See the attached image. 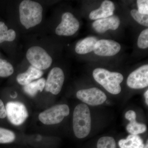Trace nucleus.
Masks as SVG:
<instances>
[{
    "mask_svg": "<svg viewBox=\"0 0 148 148\" xmlns=\"http://www.w3.org/2000/svg\"><path fill=\"white\" fill-rule=\"evenodd\" d=\"M43 8L36 2L29 0L22 1L19 7L21 24L27 29L40 24L42 20Z\"/></svg>",
    "mask_w": 148,
    "mask_h": 148,
    "instance_id": "nucleus-1",
    "label": "nucleus"
},
{
    "mask_svg": "<svg viewBox=\"0 0 148 148\" xmlns=\"http://www.w3.org/2000/svg\"><path fill=\"white\" fill-rule=\"evenodd\" d=\"M91 119L90 110L85 104L78 105L73 114V129L76 137L82 139L87 137L91 130Z\"/></svg>",
    "mask_w": 148,
    "mask_h": 148,
    "instance_id": "nucleus-2",
    "label": "nucleus"
},
{
    "mask_svg": "<svg viewBox=\"0 0 148 148\" xmlns=\"http://www.w3.org/2000/svg\"><path fill=\"white\" fill-rule=\"evenodd\" d=\"M92 75L96 82L111 94L116 95L121 91L120 84L123 80L121 74L110 72L102 68H97L93 71Z\"/></svg>",
    "mask_w": 148,
    "mask_h": 148,
    "instance_id": "nucleus-3",
    "label": "nucleus"
},
{
    "mask_svg": "<svg viewBox=\"0 0 148 148\" xmlns=\"http://www.w3.org/2000/svg\"><path fill=\"white\" fill-rule=\"evenodd\" d=\"M70 113L69 107L66 104L56 105L40 113L38 118L42 123L47 125L58 124Z\"/></svg>",
    "mask_w": 148,
    "mask_h": 148,
    "instance_id": "nucleus-4",
    "label": "nucleus"
},
{
    "mask_svg": "<svg viewBox=\"0 0 148 148\" xmlns=\"http://www.w3.org/2000/svg\"><path fill=\"white\" fill-rule=\"evenodd\" d=\"M26 56L32 66L41 71L48 69L52 64L51 57L44 49L40 47L30 48L27 51Z\"/></svg>",
    "mask_w": 148,
    "mask_h": 148,
    "instance_id": "nucleus-5",
    "label": "nucleus"
},
{
    "mask_svg": "<svg viewBox=\"0 0 148 148\" xmlns=\"http://www.w3.org/2000/svg\"><path fill=\"white\" fill-rule=\"evenodd\" d=\"M5 109L8 119L14 125H21L28 118L27 108L21 102H8L6 105Z\"/></svg>",
    "mask_w": 148,
    "mask_h": 148,
    "instance_id": "nucleus-6",
    "label": "nucleus"
},
{
    "mask_svg": "<svg viewBox=\"0 0 148 148\" xmlns=\"http://www.w3.org/2000/svg\"><path fill=\"white\" fill-rule=\"evenodd\" d=\"M76 95L78 99L82 102L92 106L102 105L107 98L104 92L95 87L79 90Z\"/></svg>",
    "mask_w": 148,
    "mask_h": 148,
    "instance_id": "nucleus-7",
    "label": "nucleus"
},
{
    "mask_svg": "<svg viewBox=\"0 0 148 148\" xmlns=\"http://www.w3.org/2000/svg\"><path fill=\"white\" fill-rule=\"evenodd\" d=\"M61 23L56 29L58 36H71L75 34L79 27V23L72 13L69 12L63 14Z\"/></svg>",
    "mask_w": 148,
    "mask_h": 148,
    "instance_id": "nucleus-8",
    "label": "nucleus"
},
{
    "mask_svg": "<svg viewBox=\"0 0 148 148\" xmlns=\"http://www.w3.org/2000/svg\"><path fill=\"white\" fill-rule=\"evenodd\" d=\"M65 77L62 69L55 67L51 69L46 81L45 90L53 95H57L62 89Z\"/></svg>",
    "mask_w": 148,
    "mask_h": 148,
    "instance_id": "nucleus-9",
    "label": "nucleus"
},
{
    "mask_svg": "<svg viewBox=\"0 0 148 148\" xmlns=\"http://www.w3.org/2000/svg\"><path fill=\"white\" fill-rule=\"evenodd\" d=\"M127 84L133 89H142L148 86V65H143L131 73L127 79Z\"/></svg>",
    "mask_w": 148,
    "mask_h": 148,
    "instance_id": "nucleus-10",
    "label": "nucleus"
},
{
    "mask_svg": "<svg viewBox=\"0 0 148 148\" xmlns=\"http://www.w3.org/2000/svg\"><path fill=\"white\" fill-rule=\"evenodd\" d=\"M121 46L118 42L111 40L102 39L96 42L93 51L96 55L111 56L119 52Z\"/></svg>",
    "mask_w": 148,
    "mask_h": 148,
    "instance_id": "nucleus-11",
    "label": "nucleus"
},
{
    "mask_svg": "<svg viewBox=\"0 0 148 148\" xmlns=\"http://www.w3.org/2000/svg\"><path fill=\"white\" fill-rule=\"evenodd\" d=\"M120 24L119 18L117 16L114 15L95 20L92 23V27L97 33L103 34L109 30H116Z\"/></svg>",
    "mask_w": 148,
    "mask_h": 148,
    "instance_id": "nucleus-12",
    "label": "nucleus"
},
{
    "mask_svg": "<svg viewBox=\"0 0 148 148\" xmlns=\"http://www.w3.org/2000/svg\"><path fill=\"white\" fill-rule=\"evenodd\" d=\"M115 6L113 2L106 0L103 2L99 8L92 11L89 14L91 20H98L112 16L114 14Z\"/></svg>",
    "mask_w": 148,
    "mask_h": 148,
    "instance_id": "nucleus-13",
    "label": "nucleus"
},
{
    "mask_svg": "<svg viewBox=\"0 0 148 148\" xmlns=\"http://www.w3.org/2000/svg\"><path fill=\"white\" fill-rule=\"evenodd\" d=\"M125 118L129 121L130 123L127 125L126 129L131 135H138L144 133L147 130L145 125L136 122V114L134 111L129 110L126 112Z\"/></svg>",
    "mask_w": 148,
    "mask_h": 148,
    "instance_id": "nucleus-14",
    "label": "nucleus"
},
{
    "mask_svg": "<svg viewBox=\"0 0 148 148\" xmlns=\"http://www.w3.org/2000/svg\"><path fill=\"white\" fill-rule=\"evenodd\" d=\"M42 71L31 66L27 71L19 74L16 77V80L19 84L25 86L32 82L34 80L38 79L42 76Z\"/></svg>",
    "mask_w": 148,
    "mask_h": 148,
    "instance_id": "nucleus-15",
    "label": "nucleus"
},
{
    "mask_svg": "<svg viewBox=\"0 0 148 148\" xmlns=\"http://www.w3.org/2000/svg\"><path fill=\"white\" fill-rule=\"evenodd\" d=\"M98 38L94 36L85 38L77 43L75 48L77 53L79 54H85L93 51Z\"/></svg>",
    "mask_w": 148,
    "mask_h": 148,
    "instance_id": "nucleus-16",
    "label": "nucleus"
},
{
    "mask_svg": "<svg viewBox=\"0 0 148 148\" xmlns=\"http://www.w3.org/2000/svg\"><path fill=\"white\" fill-rule=\"evenodd\" d=\"M119 145L120 148H143L145 145L139 135H130L126 139L120 140Z\"/></svg>",
    "mask_w": 148,
    "mask_h": 148,
    "instance_id": "nucleus-17",
    "label": "nucleus"
},
{
    "mask_svg": "<svg viewBox=\"0 0 148 148\" xmlns=\"http://www.w3.org/2000/svg\"><path fill=\"white\" fill-rule=\"evenodd\" d=\"M45 79L41 78L24 86L23 89L24 92L28 95L34 97L36 95L38 91L42 92L43 90L45 87Z\"/></svg>",
    "mask_w": 148,
    "mask_h": 148,
    "instance_id": "nucleus-18",
    "label": "nucleus"
},
{
    "mask_svg": "<svg viewBox=\"0 0 148 148\" xmlns=\"http://www.w3.org/2000/svg\"><path fill=\"white\" fill-rule=\"evenodd\" d=\"M16 33L8 28L4 22L0 21V43L5 41L11 42L15 39Z\"/></svg>",
    "mask_w": 148,
    "mask_h": 148,
    "instance_id": "nucleus-19",
    "label": "nucleus"
},
{
    "mask_svg": "<svg viewBox=\"0 0 148 148\" xmlns=\"http://www.w3.org/2000/svg\"><path fill=\"white\" fill-rule=\"evenodd\" d=\"M15 134L11 130L0 127V144H8L15 141Z\"/></svg>",
    "mask_w": 148,
    "mask_h": 148,
    "instance_id": "nucleus-20",
    "label": "nucleus"
},
{
    "mask_svg": "<svg viewBox=\"0 0 148 148\" xmlns=\"http://www.w3.org/2000/svg\"><path fill=\"white\" fill-rule=\"evenodd\" d=\"M13 66L6 60L0 58V77H8L13 74Z\"/></svg>",
    "mask_w": 148,
    "mask_h": 148,
    "instance_id": "nucleus-21",
    "label": "nucleus"
},
{
    "mask_svg": "<svg viewBox=\"0 0 148 148\" xmlns=\"http://www.w3.org/2000/svg\"><path fill=\"white\" fill-rule=\"evenodd\" d=\"M97 148H116L115 140L112 137L106 136L99 139L97 143Z\"/></svg>",
    "mask_w": 148,
    "mask_h": 148,
    "instance_id": "nucleus-22",
    "label": "nucleus"
},
{
    "mask_svg": "<svg viewBox=\"0 0 148 148\" xmlns=\"http://www.w3.org/2000/svg\"><path fill=\"white\" fill-rule=\"evenodd\" d=\"M130 14L133 18L138 23L145 27L148 26V15L140 14L136 9H133L130 12Z\"/></svg>",
    "mask_w": 148,
    "mask_h": 148,
    "instance_id": "nucleus-23",
    "label": "nucleus"
},
{
    "mask_svg": "<svg viewBox=\"0 0 148 148\" xmlns=\"http://www.w3.org/2000/svg\"><path fill=\"white\" fill-rule=\"evenodd\" d=\"M138 47L142 49H145L148 47V29L143 30L140 33L138 40Z\"/></svg>",
    "mask_w": 148,
    "mask_h": 148,
    "instance_id": "nucleus-24",
    "label": "nucleus"
},
{
    "mask_svg": "<svg viewBox=\"0 0 148 148\" xmlns=\"http://www.w3.org/2000/svg\"><path fill=\"white\" fill-rule=\"evenodd\" d=\"M138 11L141 14H148V1L138 0L137 1Z\"/></svg>",
    "mask_w": 148,
    "mask_h": 148,
    "instance_id": "nucleus-25",
    "label": "nucleus"
},
{
    "mask_svg": "<svg viewBox=\"0 0 148 148\" xmlns=\"http://www.w3.org/2000/svg\"><path fill=\"white\" fill-rule=\"evenodd\" d=\"M6 116L5 107L3 101L0 99V119H4Z\"/></svg>",
    "mask_w": 148,
    "mask_h": 148,
    "instance_id": "nucleus-26",
    "label": "nucleus"
},
{
    "mask_svg": "<svg viewBox=\"0 0 148 148\" xmlns=\"http://www.w3.org/2000/svg\"><path fill=\"white\" fill-rule=\"evenodd\" d=\"M145 98L146 103L147 105H148V90H146L145 93Z\"/></svg>",
    "mask_w": 148,
    "mask_h": 148,
    "instance_id": "nucleus-27",
    "label": "nucleus"
},
{
    "mask_svg": "<svg viewBox=\"0 0 148 148\" xmlns=\"http://www.w3.org/2000/svg\"><path fill=\"white\" fill-rule=\"evenodd\" d=\"M148 140L147 141V143H146V145L144 146V148H148Z\"/></svg>",
    "mask_w": 148,
    "mask_h": 148,
    "instance_id": "nucleus-28",
    "label": "nucleus"
}]
</instances>
